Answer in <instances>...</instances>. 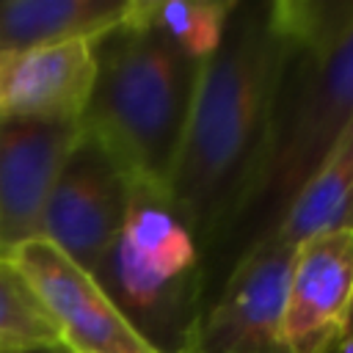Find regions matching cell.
I'll list each match as a JSON object with an SVG mask.
<instances>
[{"mask_svg":"<svg viewBox=\"0 0 353 353\" xmlns=\"http://www.w3.org/2000/svg\"><path fill=\"white\" fill-rule=\"evenodd\" d=\"M94 83V41L0 50V119H80Z\"/></svg>","mask_w":353,"mask_h":353,"instance_id":"9","label":"cell"},{"mask_svg":"<svg viewBox=\"0 0 353 353\" xmlns=\"http://www.w3.org/2000/svg\"><path fill=\"white\" fill-rule=\"evenodd\" d=\"M334 353H353V339H342Z\"/></svg>","mask_w":353,"mask_h":353,"instance_id":"15","label":"cell"},{"mask_svg":"<svg viewBox=\"0 0 353 353\" xmlns=\"http://www.w3.org/2000/svg\"><path fill=\"white\" fill-rule=\"evenodd\" d=\"M331 232H353V124L320 171L301 188L279 226L270 232V240L298 248L301 243Z\"/></svg>","mask_w":353,"mask_h":353,"instance_id":"11","label":"cell"},{"mask_svg":"<svg viewBox=\"0 0 353 353\" xmlns=\"http://www.w3.org/2000/svg\"><path fill=\"white\" fill-rule=\"evenodd\" d=\"M353 306V232L301 243L292 254L281 342L287 353H334Z\"/></svg>","mask_w":353,"mask_h":353,"instance_id":"8","label":"cell"},{"mask_svg":"<svg viewBox=\"0 0 353 353\" xmlns=\"http://www.w3.org/2000/svg\"><path fill=\"white\" fill-rule=\"evenodd\" d=\"M353 124V22L314 41L290 44L248 190L221 243L199 262L201 309L234 262L270 237L301 188Z\"/></svg>","mask_w":353,"mask_h":353,"instance_id":"2","label":"cell"},{"mask_svg":"<svg viewBox=\"0 0 353 353\" xmlns=\"http://www.w3.org/2000/svg\"><path fill=\"white\" fill-rule=\"evenodd\" d=\"M345 339H353V306H350V314H347V325H345Z\"/></svg>","mask_w":353,"mask_h":353,"instance_id":"16","label":"cell"},{"mask_svg":"<svg viewBox=\"0 0 353 353\" xmlns=\"http://www.w3.org/2000/svg\"><path fill=\"white\" fill-rule=\"evenodd\" d=\"M287 47L270 0H245L234 3L221 47L199 63L165 190V201L199 245V262L221 243L248 190Z\"/></svg>","mask_w":353,"mask_h":353,"instance_id":"1","label":"cell"},{"mask_svg":"<svg viewBox=\"0 0 353 353\" xmlns=\"http://www.w3.org/2000/svg\"><path fill=\"white\" fill-rule=\"evenodd\" d=\"M6 259L36 292L69 353H154L99 281L50 240L30 237L14 245Z\"/></svg>","mask_w":353,"mask_h":353,"instance_id":"5","label":"cell"},{"mask_svg":"<svg viewBox=\"0 0 353 353\" xmlns=\"http://www.w3.org/2000/svg\"><path fill=\"white\" fill-rule=\"evenodd\" d=\"M130 185L91 138L80 135L47 199L39 237L58 245L91 276L121 232Z\"/></svg>","mask_w":353,"mask_h":353,"instance_id":"6","label":"cell"},{"mask_svg":"<svg viewBox=\"0 0 353 353\" xmlns=\"http://www.w3.org/2000/svg\"><path fill=\"white\" fill-rule=\"evenodd\" d=\"M66 347L22 273L0 256V353Z\"/></svg>","mask_w":353,"mask_h":353,"instance_id":"13","label":"cell"},{"mask_svg":"<svg viewBox=\"0 0 353 353\" xmlns=\"http://www.w3.org/2000/svg\"><path fill=\"white\" fill-rule=\"evenodd\" d=\"M199 61L152 19V0H132L127 17L94 39V83L80 116L130 188L165 199L185 135Z\"/></svg>","mask_w":353,"mask_h":353,"instance_id":"3","label":"cell"},{"mask_svg":"<svg viewBox=\"0 0 353 353\" xmlns=\"http://www.w3.org/2000/svg\"><path fill=\"white\" fill-rule=\"evenodd\" d=\"M28 353H69V347H44V350H28Z\"/></svg>","mask_w":353,"mask_h":353,"instance_id":"17","label":"cell"},{"mask_svg":"<svg viewBox=\"0 0 353 353\" xmlns=\"http://www.w3.org/2000/svg\"><path fill=\"white\" fill-rule=\"evenodd\" d=\"M80 135V119H0V256L39 237L47 199Z\"/></svg>","mask_w":353,"mask_h":353,"instance_id":"7","label":"cell"},{"mask_svg":"<svg viewBox=\"0 0 353 353\" xmlns=\"http://www.w3.org/2000/svg\"><path fill=\"white\" fill-rule=\"evenodd\" d=\"M121 240L165 279H185L199 273V245L193 234L174 215L171 204L143 188H130Z\"/></svg>","mask_w":353,"mask_h":353,"instance_id":"12","label":"cell"},{"mask_svg":"<svg viewBox=\"0 0 353 353\" xmlns=\"http://www.w3.org/2000/svg\"><path fill=\"white\" fill-rule=\"evenodd\" d=\"M132 0H0V50L94 41L116 28Z\"/></svg>","mask_w":353,"mask_h":353,"instance_id":"10","label":"cell"},{"mask_svg":"<svg viewBox=\"0 0 353 353\" xmlns=\"http://www.w3.org/2000/svg\"><path fill=\"white\" fill-rule=\"evenodd\" d=\"M237 0H152L154 25L193 61H207L223 41Z\"/></svg>","mask_w":353,"mask_h":353,"instance_id":"14","label":"cell"},{"mask_svg":"<svg viewBox=\"0 0 353 353\" xmlns=\"http://www.w3.org/2000/svg\"><path fill=\"white\" fill-rule=\"evenodd\" d=\"M292 254L270 237L245 251L201 309L185 353H287L281 323Z\"/></svg>","mask_w":353,"mask_h":353,"instance_id":"4","label":"cell"}]
</instances>
